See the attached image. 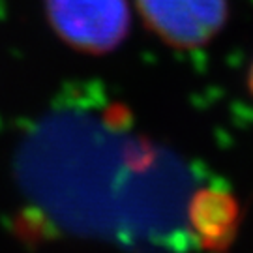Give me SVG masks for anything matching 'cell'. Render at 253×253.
<instances>
[{
  "label": "cell",
  "mask_w": 253,
  "mask_h": 253,
  "mask_svg": "<svg viewBox=\"0 0 253 253\" xmlns=\"http://www.w3.org/2000/svg\"><path fill=\"white\" fill-rule=\"evenodd\" d=\"M148 30L176 49L207 45L225 27L227 0H137Z\"/></svg>",
  "instance_id": "7a4b0ae2"
},
{
  "label": "cell",
  "mask_w": 253,
  "mask_h": 253,
  "mask_svg": "<svg viewBox=\"0 0 253 253\" xmlns=\"http://www.w3.org/2000/svg\"><path fill=\"white\" fill-rule=\"evenodd\" d=\"M45 13L64 43L88 54L115 51L131 27L127 0H45Z\"/></svg>",
  "instance_id": "6da1fadb"
},
{
  "label": "cell",
  "mask_w": 253,
  "mask_h": 253,
  "mask_svg": "<svg viewBox=\"0 0 253 253\" xmlns=\"http://www.w3.org/2000/svg\"><path fill=\"white\" fill-rule=\"evenodd\" d=\"M248 84H250V90H252V94H253V64H252V68H250V75H248Z\"/></svg>",
  "instance_id": "3957f363"
}]
</instances>
